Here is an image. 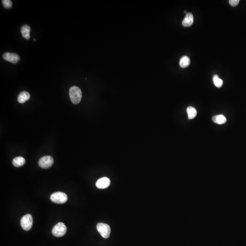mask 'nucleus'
I'll return each mask as SVG.
<instances>
[{"label":"nucleus","mask_w":246,"mask_h":246,"mask_svg":"<svg viewBox=\"0 0 246 246\" xmlns=\"http://www.w3.org/2000/svg\"><path fill=\"white\" fill-rule=\"evenodd\" d=\"M33 40H34V41H36V40H35V39H33Z\"/></svg>","instance_id":"nucleus-20"},{"label":"nucleus","mask_w":246,"mask_h":246,"mask_svg":"<svg viewBox=\"0 0 246 246\" xmlns=\"http://www.w3.org/2000/svg\"><path fill=\"white\" fill-rule=\"evenodd\" d=\"M30 98V95L27 91H23L18 96V100L20 104L24 103Z\"/></svg>","instance_id":"nucleus-11"},{"label":"nucleus","mask_w":246,"mask_h":246,"mask_svg":"<svg viewBox=\"0 0 246 246\" xmlns=\"http://www.w3.org/2000/svg\"><path fill=\"white\" fill-rule=\"evenodd\" d=\"M188 117L189 120H192L195 118L197 115V111L195 108L192 106L188 107L186 109Z\"/></svg>","instance_id":"nucleus-14"},{"label":"nucleus","mask_w":246,"mask_h":246,"mask_svg":"<svg viewBox=\"0 0 246 246\" xmlns=\"http://www.w3.org/2000/svg\"><path fill=\"white\" fill-rule=\"evenodd\" d=\"M194 22V18L191 12L187 13L183 19L182 24L185 27H189L191 26Z\"/></svg>","instance_id":"nucleus-9"},{"label":"nucleus","mask_w":246,"mask_h":246,"mask_svg":"<svg viewBox=\"0 0 246 246\" xmlns=\"http://www.w3.org/2000/svg\"><path fill=\"white\" fill-rule=\"evenodd\" d=\"M67 195L62 192H56L52 194L50 199L52 201L56 204H63L67 200Z\"/></svg>","instance_id":"nucleus-2"},{"label":"nucleus","mask_w":246,"mask_h":246,"mask_svg":"<svg viewBox=\"0 0 246 246\" xmlns=\"http://www.w3.org/2000/svg\"><path fill=\"white\" fill-rule=\"evenodd\" d=\"M67 227L62 223H59L56 225L52 229V234L56 237H61L65 234Z\"/></svg>","instance_id":"nucleus-3"},{"label":"nucleus","mask_w":246,"mask_h":246,"mask_svg":"<svg viewBox=\"0 0 246 246\" xmlns=\"http://www.w3.org/2000/svg\"><path fill=\"white\" fill-rule=\"evenodd\" d=\"M54 162V160L51 156H44L40 159L38 162L39 167L42 168L47 169L51 167Z\"/></svg>","instance_id":"nucleus-6"},{"label":"nucleus","mask_w":246,"mask_h":246,"mask_svg":"<svg viewBox=\"0 0 246 246\" xmlns=\"http://www.w3.org/2000/svg\"><path fill=\"white\" fill-rule=\"evenodd\" d=\"M69 96L72 103L74 104H78L82 99V91L79 87L73 86L70 89Z\"/></svg>","instance_id":"nucleus-1"},{"label":"nucleus","mask_w":246,"mask_h":246,"mask_svg":"<svg viewBox=\"0 0 246 246\" xmlns=\"http://www.w3.org/2000/svg\"><path fill=\"white\" fill-rule=\"evenodd\" d=\"M239 1V0H230L229 1V3L231 5V6H235L238 5Z\"/></svg>","instance_id":"nucleus-18"},{"label":"nucleus","mask_w":246,"mask_h":246,"mask_svg":"<svg viewBox=\"0 0 246 246\" xmlns=\"http://www.w3.org/2000/svg\"><path fill=\"white\" fill-rule=\"evenodd\" d=\"M3 57L5 60L12 63H16L20 60L19 56L15 53L6 52L3 55Z\"/></svg>","instance_id":"nucleus-7"},{"label":"nucleus","mask_w":246,"mask_h":246,"mask_svg":"<svg viewBox=\"0 0 246 246\" xmlns=\"http://www.w3.org/2000/svg\"><path fill=\"white\" fill-rule=\"evenodd\" d=\"M110 180L107 177L101 178L97 181L96 186L99 189H105L109 186Z\"/></svg>","instance_id":"nucleus-8"},{"label":"nucleus","mask_w":246,"mask_h":246,"mask_svg":"<svg viewBox=\"0 0 246 246\" xmlns=\"http://www.w3.org/2000/svg\"><path fill=\"white\" fill-rule=\"evenodd\" d=\"M25 162H26V160L23 157L18 156L17 157L15 158L13 160L12 164L14 167H22L23 165L25 163Z\"/></svg>","instance_id":"nucleus-13"},{"label":"nucleus","mask_w":246,"mask_h":246,"mask_svg":"<svg viewBox=\"0 0 246 246\" xmlns=\"http://www.w3.org/2000/svg\"><path fill=\"white\" fill-rule=\"evenodd\" d=\"M213 121L218 125H223L227 122V118L223 114L214 116L212 118Z\"/></svg>","instance_id":"nucleus-12"},{"label":"nucleus","mask_w":246,"mask_h":246,"mask_svg":"<svg viewBox=\"0 0 246 246\" xmlns=\"http://www.w3.org/2000/svg\"><path fill=\"white\" fill-rule=\"evenodd\" d=\"M213 82L216 87H217V88L222 87L223 84V80L221 79L217 74L214 75L213 77Z\"/></svg>","instance_id":"nucleus-16"},{"label":"nucleus","mask_w":246,"mask_h":246,"mask_svg":"<svg viewBox=\"0 0 246 246\" xmlns=\"http://www.w3.org/2000/svg\"><path fill=\"white\" fill-rule=\"evenodd\" d=\"M190 58L188 57L183 56L180 59V66L182 68H185V67H187L189 66V65H190Z\"/></svg>","instance_id":"nucleus-15"},{"label":"nucleus","mask_w":246,"mask_h":246,"mask_svg":"<svg viewBox=\"0 0 246 246\" xmlns=\"http://www.w3.org/2000/svg\"><path fill=\"white\" fill-rule=\"evenodd\" d=\"M30 27L28 25H24L21 28V32L22 33V36L27 40H28L30 38Z\"/></svg>","instance_id":"nucleus-10"},{"label":"nucleus","mask_w":246,"mask_h":246,"mask_svg":"<svg viewBox=\"0 0 246 246\" xmlns=\"http://www.w3.org/2000/svg\"><path fill=\"white\" fill-rule=\"evenodd\" d=\"M97 229L103 238L109 237L111 233V228L109 225L103 223H99L97 224Z\"/></svg>","instance_id":"nucleus-4"},{"label":"nucleus","mask_w":246,"mask_h":246,"mask_svg":"<svg viewBox=\"0 0 246 246\" xmlns=\"http://www.w3.org/2000/svg\"><path fill=\"white\" fill-rule=\"evenodd\" d=\"M184 12H185V13H186V11H184Z\"/></svg>","instance_id":"nucleus-19"},{"label":"nucleus","mask_w":246,"mask_h":246,"mask_svg":"<svg viewBox=\"0 0 246 246\" xmlns=\"http://www.w3.org/2000/svg\"><path fill=\"white\" fill-rule=\"evenodd\" d=\"M2 2L4 7L6 9H10L12 7V3L10 0H3Z\"/></svg>","instance_id":"nucleus-17"},{"label":"nucleus","mask_w":246,"mask_h":246,"mask_svg":"<svg viewBox=\"0 0 246 246\" xmlns=\"http://www.w3.org/2000/svg\"><path fill=\"white\" fill-rule=\"evenodd\" d=\"M33 223V218L32 215L27 214L24 216L21 220V225L23 230L29 231L32 228Z\"/></svg>","instance_id":"nucleus-5"}]
</instances>
